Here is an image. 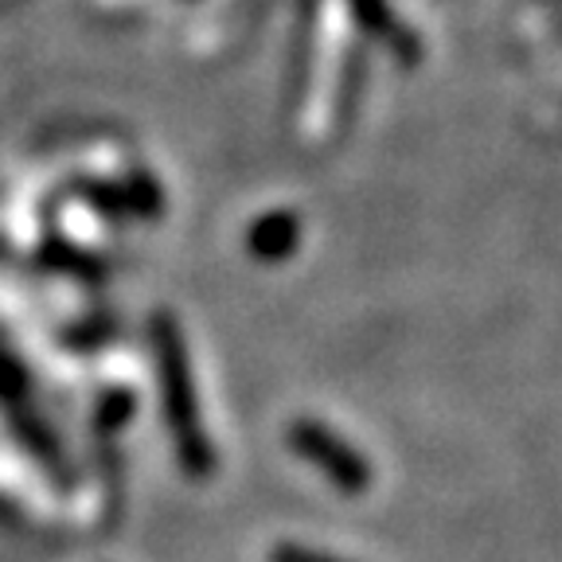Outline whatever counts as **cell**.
Instances as JSON below:
<instances>
[{
	"instance_id": "6da1fadb",
	"label": "cell",
	"mask_w": 562,
	"mask_h": 562,
	"mask_svg": "<svg viewBox=\"0 0 562 562\" xmlns=\"http://www.w3.org/2000/svg\"><path fill=\"white\" fill-rule=\"evenodd\" d=\"M290 441L301 457L316 461L321 473H325L328 481L340 484V488H348V492L368 488L371 473H368V465H363V457L351 446H344L336 434H328L325 426H316V422H297V426L290 430Z\"/></svg>"
},
{
	"instance_id": "7a4b0ae2",
	"label": "cell",
	"mask_w": 562,
	"mask_h": 562,
	"mask_svg": "<svg viewBox=\"0 0 562 562\" xmlns=\"http://www.w3.org/2000/svg\"><path fill=\"white\" fill-rule=\"evenodd\" d=\"M293 238H297V223H293V215H270V220L250 235V243H255L258 255L281 258V250L290 255Z\"/></svg>"
},
{
	"instance_id": "3957f363",
	"label": "cell",
	"mask_w": 562,
	"mask_h": 562,
	"mask_svg": "<svg viewBox=\"0 0 562 562\" xmlns=\"http://www.w3.org/2000/svg\"><path fill=\"white\" fill-rule=\"evenodd\" d=\"M273 562H340V559H328L321 551H305V547H278Z\"/></svg>"
}]
</instances>
